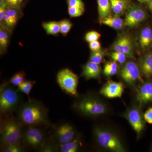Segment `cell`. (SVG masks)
Instances as JSON below:
<instances>
[{
	"label": "cell",
	"mask_w": 152,
	"mask_h": 152,
	"mask_svg": "<svg viewBox=\"0 0 152 152\" xmlns=\"http://www.w3.org/2000/svg\"><path fill=\"white\" fill-rule=\"evenodd\" d=\"M17 117L23 125L28 126L50 124L46 108L39 102L31 99L20 106L17 111Z\"/></svg>",
	"instance_id": "6da1fadb"
},
{
	"label": "cell",
	"mask_w": 152,
	"mask_h": 152,
	"mask_svg": "<svg viewBox=\"0 0 152 152\" xmlns=\"http://www.w3.org/2000/svg\"><path fill=\"white\" fill-rule=\"evenodd\" d=\"M93 133L96 143L103 149L113 152L126 151L121 140L113 131L103 127L96 126L93 129Z\"/></svg>",
	"instance_id": "7a4b0ae2"
},
{
	"label": "cell",
	"mask_w": 152,
	"mask_h": 152,
	"mask_svg": "<svg viewBox=\"0 0 152 152\" xmlns=\"http://www.w3.org/2000/svg\"><path fill=\"white\" fill-rule=\"evenodd\" d=\"M73 108L82 115L90 117L102 115L108 111L107 107L103 101L91 95L80 98L74 103Z\"/></svg>",
	"instance_id": "3957f363"
},
{
	"label": "cell",
	"mask_w": 152,
	"mask_h": 152,
	"mask_svg": "<svg viewBox=\"0 0 152 152\" xmlns=\"http://www.w3.org/2000/svg\"><path fill=\"white\" fill-rule=\"evenodd\" d=\"M0 93V111L2 115L13 113L22 104L21 92L18 88L8 85L1 88Z\"/></svg>",
	"instance_id": "277c9868"
},
{
	"label": "cell",
	"mask_w": 152,
	"mask_h": 152,
	"mask_svg": "<svg viewBox=\"0 0 152 152\" xmlns=\"http://www.w3.org/2000/svg\"><path fill=\"white\" fill-rule=\"evenodd\" d=\"M23 124L18 119H11L5 123L1 131L2 148L12 144L20 143L24 132Z\"/></svg>",
	"instance_id": "5b68a950"
},
{
	"label": "cell",
	"mask_w": 152,
	"mask_h": 152,
	"mask_svg": "<svg viewBox=\"0 0 152 152\" xmlns=\"http://www.w3.org/2000/svg\"><path fill=\"white\" fill-rule=\"evenodd\" d=\"M78 76L68 69H63L57 74V81L64 92L78 97Z\"/></svg>",
	"instance_id": "8992f818"
},
{
	"label": "cell",
	"mask_w": 152,
	"mask_h": 152,
	"mask_svg": "<svg viewBox=\"0 0 152 152\" xmlns=\"http://www.w3.org/2000/svg\"><path fill=\"white\" fill-rule=\"evenodd\" d=\"M140 106H134L129 108L125 112L124 117L127 120L138 138L141 135L145 126V123Z\"/></svg>",
	"instance_id": "52a82bcc"
},
{
	"label": "cell",
	"mask_w": 152,
	"mask_h": 152,
	"mask_svg": "<svg viewBox=\"0 0 152 152\" xmlns=\"http://www.w3.org/2000/svg\"><path fill=\"white\" fill-rule=\"evenodd\" d=\"M22 140L33 148L40 150L45 143V133L37 126H28L24 132Z\"/></svg>",
	"instance_id": "ba28073f"
},
{
	"label": "cell",
	"mask_w": 152,
	"mask_h": 152,
	"mask_svg": "<svg viewBox=\"0 0 152 152\" xmlns=\"http://www.w3.org/2000/svg\"><path fill=\"white\" fill-rule=\"evenodd\" d=\"M141 74L139 66L132 61L125 63L120 71L121 77L131 87L134 86L138 82L144 81Z\"/></svg>",
	"instance_id": "9c48e42d"
},
{
	"label": "cell",
	"mask_w": 152,
	"mask_h": 152,
	"mask_svg": "<svg viewBox=\"0 0 152 152\" xmlns=\"http://www.w3.org/2000/svg\"><path fill=\"white\" fill-rule=\"evenodd\" d=\"M147 13L140 5L132 3L127 11L125 26L129 28L137 26L147 18Z\"/></svg>",
	"instance_id": "30bf717a"
},
{
	"label": "cell",
	"mask_w": 152,
	"mask_h": 152,
	"mask_svg": "<svg viewBox=\"0 0 152 152\" xmlns=\"http://www.w3.org/2000/svg\"><path fill=\"white\" fill-rule=\"evenodd\" d=\"M136 98L140 107L152 102V81L141 83L137 89Z\"/></svg>",
	"instance_id": "8fae6325"
},
{
	"label": "cell",
	"mask_w": 152,
	"mask_h": 152,
	"mask_svg": "<svg viewBox=\"0 0 152 152\" xmlns=\"http://www.w3.org/2000/svg\"><path fill=\"white\" fill-rule=\"evenodd\" d=\"M124 89V85L121 82L110 80L103 86L100 91V94L110 99L121 98Z\"/></svg>",
	"instance_id": "7c38bea8"
},
{
	"label": "cell",
	"mask_w": 152,
	"mask_h": 152,
	"mask_svg": "<svg viewBox=\"0 0 152 152\" xmlns=\"http://www.w3.org/2000/svg\"><path fill=\"white\" fill-rule=\"evenodd\" d=\"M115 51L122 53L129 58L134 57V48L132 38L127 34L120 36L112 47Z\"/></svg>",
	"instance_id": "4fadbf2b"
},
{
	"label": "cell",
	"mask_w": 152,
	"mask_h": 152,
	"mask_svg": "<svg viewBox=\"0 0 152 152\" xmlns=\"http://www.w3.org/2000/svg\"><path fill=\"white\" fill-rule=\"evenodd\" d=\"M75 137V131L72 126L69 124L60 125L56 129L55 137L59 144H64L72 140Z\"/></svg>",
	"instance_id": "5bb4252c"
},
{
	"label": "cell",
	"mask_w": 152,
	"mask_h": 152,
	"mask_svg": "<svg viewBox=\"0 0 152 152\" xmlns=\"http://www.w3.org/2000/svg\"><path fill=\"white\" fill-rule=\"evenodd\" d=\"M101 67L99 64L89 61L83 67L82 76L86 80L99 79L100 77Z\"/></svg>",
	"instance_id": "9a60e30c"
},
{
	"label": "cell",
	"mask_w": 152,
	"mask_h": 152,
	"mask_svg": "<svg viewBox=\"0 0 152 152\" xmlns=\"http://www.w3.org/2000/svg\"><path fill=\"white\" fill-rule=\"evenodd\" d=\"M139 67L144 77L147 78L152 77V53H148L142 58Z\"/></svg>",
	"instance_id": "2e32d148"
},
{
	"label": "cell",
	"mask_w": 152,
	"mask_h": 152,
	"mask_svg": "<svg viewBox=\"0 0 152 152\" xmlns=\"http://www.w3.org/2000/svg\"><path fill=\"white\" fill-rule=\"evenodd\" d=\"M112 11L117 16L122 15L131 5V0H110Z\"/></svg>",
	"instance_id": "e0dca14e"
},
{
	"label": "cell",
	"mask_w": 152,
	"mask_h": 152,
	"mask_svg": "<svg viewBox=\"0 0 152 152\" xmlns=\"http://www.w3.org/2000/svg\"><path fill=\"white\" fill-rule=\"evenodd\" d=\"M140 46L142 50L148 49L152 43V30L149 27L144 28L140 33L139 37Z\"/></svg>",
	"instance_id": "ac0fdd59"
},
{
	"label": "cell",
	"mask_w": 152,
	"mask_h": 152,
	"mask_svg": "<svg viewBox=\"0 0 152 152\" xmlns=\"http://www.w3.org/2000/svg\"><path fill=\"white\" fill-rule=\"evenodd\" d=\"M82 147L81 142L78 137H75L71 141L64 144H59L58 152H77Z\"/></svg>",
	"instance_id": "d6986e66"
},
{
	"label": "cell",
	"mask_w": 152,
	"mask_h": 152,
	"mask_svg": "<svg viewBox=\"0 0 152 152\" xmlns=\"http://www.w3.org/2000/svg\"><path fill=\"white\" fill-rule=\"evenodd\" d=\"M100 21L110 16L112 10L110 0H97Z\"/></svg>",
	"instance_id": "ffe728a7"
},
{
	"label": "cell",
	"mask_w": 152,
	"mask_h": 152,
	"mask_svg": "<svg viewBox=\"0 0 152 152\" xmlns=\"http://www.w3.org/2000/svg\"><path fill=\"white\" fill-rule=\"evenodd\" d=\"M100 23L103 24L117 30L121 29L125 26L124 20L120 18L117 15L114 17L110 16L102 20Z\"/></svg>",
	"instance_id": "44dd1931"
},
{
	"label": "cell",
	"mask_w": 152,
	"mask_h": 152,
	"mask_svg": "<svg viewBox=\"0 0 152 152\" xmlns=\"http://www.w3.org/2000/svg\"><path fill=\"white\" fill-rule=\"evenodd\" d=\"M25 74L23 72H19L13 76L10 80V81L7 83L3 84L1 86V88L8 86L9 84H12L14 86H18L19 85L25 81Z\"/></svg>",
	"instance_id": "7402d4cb"
},
{
	"label": "cell",
	"mask_w": 152,
	"mask_h": 152,
	"mask_svg": "<svg viewBox=\"0 0 152 152\" xmlns=\"http://www.w3.org/2000/svg\"><path fill=\"white\" fill-rule=\"evenodd\" d=\"M43 27L47 34L50 35H56L60 32L59 22L52 21L43 24Z\"/></svg>",
	"instance_id": "603a6c76"
},
{
	"label": "cell",
	"mask_w": 152,
	"mask_h": 152,
	"mask_svg": "<svg viewBox=\"0 0 152 152\" xmlns=\"http://www.w3.org/2000/svg\"><path fill=\"white\" fill-rule=\"evenodd\" d=\"M118 65L115 61L106 63L104 68V73L107 77H111L117 74Z\"/></svg>",
	"instance_id": "cb8c5ba5"
},
{
	"label": "cell",
	"mask_w": 152,
	"mask_h": 152,
	"mask_svg": "<svg viewBox=\"0 0 152 152\" xmlns=\"http://www.w3.org/2000/svg\"><path fill=\"white\" fill-rule=\"evenodd\" d=\"M36 83L34 81H25L18 87V90L20 92L24 93L27 95L29 99H30L29 94L34 85Z\"/></svg>",
	"instance_id": "d4e9b609"
},
{
	"label": "cell",
	"mask_w": 152,
	"mask_h": 152,
	"mask_svg": "<svg viewBox=\"0 0 152 152\" xmlns=\"http://www.w3.org/2000/svg\"><path fill=\"white\" fill-rule=\"evenodd\" d=\"M105 55V52L102 49L97 51H92L90 55V61L100 64L103 61Z\"/></svg>",
	"instance_id": "484cf974"
},
{
	"label": "cell",
	"mask_w": 152,
	"mask_h": 152,
	"mask_svg": "<svg viewBox=\"0 0 152 152\" xmlns=\"http://www.w3.org/2000/svg\"><path fill=\"white\" fill-rule=\"evenodd\" d=\"M59 143L54 141L50 140L46 142L41 148L40 151L42 152H58Z\"/></svg>",
	"instance_id": "4316f807"
},
{
	"label": "cell",
	"mask_w": 152,
	"mask_h": 152,
	"mask_svg": "<svg viewBox=\"0 0 152 152\" xmlns=\"http://www.w3.org/2000/svg\"><path fill=\"white\" fill-rule=\"evenodd\" d=\"M1 151L3 152H23L26 151V149L20 143H19L2 147Z\"/></svg>",
	"instance_id": "83f0119b"
},
{
	"label": "cell",
	"mask_w": 152,
	"mask_h": 152,
	"mask_svg": "<svg viewBox=\"0 0 152 152\" xmlns=\"http://www.w3.org/2000/svg\"><path fill=\"white\" fill-rule=\"evenodd\" d=\"M16 10V9L13 8L8 6L5 14L9 18L13 26L16 24L18 21V13Z\"/></svg>",
	"instance_id": "f1b7e54d"
},
{
	"label": "cell",
	"mask_w": 152,
	"mask_h": 152,
	"mask_svg": "<svg viewBox=\"0 0 152 152\" xmlns=\"http://www.w3.org/2000/svg\"><path fill=\"white\" fill-rule=\"evenodd\" d=\"M9 36L7 33L1 28L0 30V48L1 51L4 50L7 46Z\"/></svg>",
	"instance_id": "f546056e"
},
{
	"label": "cell",
	"mask_w": 152,
	"mask_h": 152,
	"mask_svg": "<svg viewBox=\"0 0 152 152\" xmlns=\"http://www.w3.org/2000/svg\"><path fill=\"white\" fill-rule=\"evenodd\" d=\"M60 32L64 35L68 34L72 26V24L69 20H64L59 22Z\"/></svg>",
	"instance_id": "4dcf8cb0"
},
{
	"label": "cell",
	"mask_w": 152,
	"mask_h": 152,
	"mask_svg": "<svg viewBox=\"0 0 152 152\" xmlns=\"http://www.w3.org/2000/svg\"><path fill=\"white\" fill-rule=\"evenodd\" d=\"M111 57L113 61L122 64L125 62L126 60V55L121 52L115 51L113 52L111 54Z\"/></svg>",
	"instance_id": "1f68e13d"
},
{
	"label": "cell",
	"mask_w": 152,
	"mask_h": 152,
	"mask_svg": "<svg viewBox=\"0 0 152 152\" xmlns=\"http://www.w3.org/2000/svg\"><path fill=\"white\" fill-rule=\"evenodd\" d=\"M84 9L76 7H69L68 9V12L71 17L75 18L81 16L83 14Z\"/></svg>",
	"instance_id": "d6a6232c"
},
{
	"label": "cell",
	"mask_w": 152,
	"mask_h": 152,
	"mask_svg": "<svg viewBox=\"0 0 152 152\" xmlns=\"http://www.w3.org/2000/svg\"><path fill=\"white\" fill-rule=\"evenodd\" d=\"M101 37L100 34L95 31L89 32L86 36V40L88 42H91L94 41H97Z\"/></svg>",
	"instance_id": "836d02e7"
},
{
	"label": "cell",
	"mask_w": 152,
	"mask_h": 152,
	"mask_svg": "<svg viewBox=\"0 0 152 152\" xmlns=\"http://www.w3.org/2000/svg\"><path fill=\"white\" fill-rule=\"evenodd\" d=\"M68 7H76L84 9V4L82 0H67Z\"/></svg>",
	"instance_id": "e575fe53"
},
{
	"label": "cell",
	"mask_w": 152,
	"mask_h": 152,
	"mask_svg": "<svg viewBox=\"0 0 152 152\" xmlns=\"http://www.w3.org/2000/svg\"><path fill=\"white\" fill-rule=\"evenodd\" d=\"M8 5L6 0H0V21L2 22Z\"/></svg>",
	"instance_id": "d590c367"
},
{
	"label": "cell",
	"mask_w": 152,
	"mask_h": 152,
	"mask_svg": "<svg viewBox=\"0 0 152 152\" xmlns=\"http://www.w3.org/2000/svg\"><path fill=\"white\" fill-rule=\"evenodd\" d=\"M9 7L15 9H18L20 5L21 0H6Z\"/></svg>",
	"instance_id": "8d00e7d4"
},
{
	"label": "cell",
	"mask_w": 152,
	"mask_h": 152,
	"mask_svg": "<svg viewBox=\"0 0 152 152\" xmlns=\"http://www.w3.org/2000/svg\"><path fill=\"white\" fill-rule=\"evenodd\" d=\"M144 116L146 122L152 124V107H150L144 113Z\"/></svg>",
	"instance_id": "74e56055"
},
{
	"label": "cell",
	"mask_w": 152,
	"mask_h": 152,
	"mask_svg": "<svg viewBox=\"0 0 152 152\" xmlns=\"http://www.w3.org/2000/svg\"><path fill=\"white\" fill-rule=\"evenodd\" d=\"M89 47L92 51H97L101 50L100 43L98 40L90 42Z\"/></svg>",
	"instance_id": "f35d334b"
},
{
	"label": "cell",
	"mask_w": 152,
	"mask_h": 152,
	"mask_svg": "<svg viewBox=\"0 0 152 152\" xmlns=\"http://www.w3.org/2000/svg\"><path fill=\"white\" fill-rule=\"evenodd\" d=\"M147 7H148L149 9L152 11V0H149L146 3H145Z\"/></svg>",
	"instance_id": "ab89813d"
},
{
	"label": "cell",
	"mask_w": 152,
	"mask_h": 152,
	"mask_svg": "<svg viewBox=\"0 0 152 152\" xmlns=\"http://www.w3.org/2000/svg\"><path fill=\"white\" fill-rule=\"evenodd\" d=\"M137 1H138L140 2L145 4V3H146L147 2H148V1H149V0H137Z\"/></svg>",
	"instance_id": "60d3db41"
},
{
	"label": "cell",
	"mask_w": 152,
	"mask_h": 152,
	"mask_svg": "<svg viewBox=\"0 0 152 152\" xmlns=\"http://www.w3.org/2000/svg\"><path fill=\"white\" fill-rule=\"evenodd\" d=\"M151 151L152 152V148H151Z\"/></svg>",
	"instance_id": "b9f144b4"
},
{
	"label": "cell",
	"mask_w": 152,
	"mask_h": 152,
	"mask_svg": "<svg viewBox=\"0 0 152 152\" xmlns=\"http://www.w3.org/2000/svg\"><path fill=\"white\" fill-rule=\"evenodd\" d=\"M21 1H23V0H21Z\"/></svg>",
	"instance_id": "7bdbcfd3"
}]
</instances>
